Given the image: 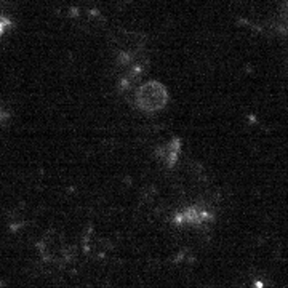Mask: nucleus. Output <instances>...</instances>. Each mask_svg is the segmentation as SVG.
Returning <instances> with one entry per match:
<instances>
[{"label":"nucleus","instance_id":"f257e3e1","mask_svg":"<svg viewBox=\"0 0 288 288\" xmlns=\"http://www.w3.org/2000/svg\"><path fill=\"white\" fill-rule=\"evenodd\" d=\"M138 106L147 112H155L162 109L168 101V93L165 87H162L157 82H147L146 85L139 88L136 94Z\"/></svg>","mask_w":288,"mask_h":288},{"label":"nucleus","instance_id":"f03ea898","mask_svg":"<svg viewBox=\"0 0 288 288\" xmlns=\"http://www.w3.org/2000/svg\"><path fill=\"white\" fill-rule=\"evenodd\" d=\"M206 219H210L208 211H203L200 208H184L176 215L175 221L179 224H200Z\"/></svg>","mask_w":288,"mask_h":288},{"label":"nucleus","instance_id":"7ed1b4c3","mask_svg":"<svg viewBox=\"0 0 288 288\" xmlns=\"http://www.w3.org/2000/svg\"><path fill=\"white\" fill-rule=\"evenodd\" d=\"M179 151H181L179 141H173V143L167 144L165 147L158 149V154H160V157L163 158L168 165H173L176 162V158H178V155H179Z\"/></svg>","mask_w":288,"mask_h":288}]
</instances>
